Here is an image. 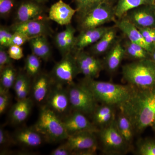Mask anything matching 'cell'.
<instances>
[{
    "label": "cell",
    "instance_id": "cell-24",
    "mask_svg": "<svg viewBox=\"0 0 155 155\" xmlns=\"http://www.w3.org/2000/svg\"><path fill=\"white\" fill-rule=\"evenodd\" d=\"M118 30L115 25L109 27L103 36L91 46V54L94 56H99L107 52L118 39Z\"/></svg>",
    "mask_w": 155,
    "mask_h": 155
},
{
    "label": "cell",
    "instance_id": "cell-5",
    "mask_svg": "<svg viewBox=\"0 0 155 155\" xmlns=\"http://www.w3.org/2000/svg\"><path fill=\"white\" fill-rule=\"evenodd\" d=\"M71 108L73 111L92 115L97 107V101L92 92L82 82L67 86Z\"/></svg>",
    "mask_w": 155,
    "mask_h": 155
},
{
    "label": "cell",
    "instance_id": "cell-37",
    "mask_svg": "<svg viewBox=\"0 0 155 155\" xmlns=\"http://www.w3.org/2000/svg\"><path fill=\"white\" fill-rule=\"evenodd\" d=\"M11 95L9 91L6 90L0 87V114H4L8 109L10 102Z\"/></svg>",
    "mask_w": 155,
    "mask_h": 155
},
{
    "label": "cell",
    "instance_id": "cell-43",
    "mask_svg": "<svg viewBox=\"0 0 155 155\" xmlns=\"http://www.w3.org/2000/svg\"><path fill=\"white\" fill-rule=\"evenodd\" d=\"M50 154L51 155H72V151L66 143L61 144L52 151Z\"/></svg>",
    "mask_w": 155,
    "mask_h": 155
},
{
    "label": "cell",
    "instance_id": "cell-33",
    "mask_svg": "<svg viewBox=\"0 0 155 155\" xmlns=\"http://www.w3.org/2000/svg\"><path fill=\"white\" fill-rule=\"evenodd\" d=\"M24 70L31 78H34L41 72V59L32 53L28 55L25 59Z\"/></svg>",
    "mask_w": 155,
    "mask_h": 155
},
{
    "label": "cell",
    "instance_id": "cell-39",
    "mask_svg": "<svg viewBox=\"0 0 155 155\" xmlns=\"http://www.w3.org/2000/svg\"><path fill=\"white\" fill-rule=\"evenodd\" d=\"M16 144L13 136L1 127L0 128V145L1 147H8L11 145Z\"/></svg>",
    "mask_w": 155,
    "mask_h": 155
},
{
    "label": "cell",
    "instance_id": "cell-46",
    "mask_svg": "<svg viewBox=\"0 0 155 155\" xmlns=\"http://www.w3.org/2000/svg\"><path fill=\"white\" fill-rule=\"evenodd\" d=\"M152 127H153V129L155 130V122H154V124H153Z\"/></svg>",
    "mask_w": 155,
    "mask_h": 155
},
{
    "label": "cell",
    "instance_id": "cell-40",
    "mask_svg": "<svg viewBox=\"0 0 155 155\" xmlns=\"http://www.w3.org/2000/svg\"><path fill=\"white\" fill-rule=\"evenodd\" d=\"M31 38L29 37L25 34L22 32L15 31L13 33V37L11 40V45H16L22 46L25 43L29 41Z\"/></svg>",
    "mask_w": 155,
    "mask_h": 155
},
{
    "label": "cell",
    "instance_id": "cell-15",
    "mask_svg": "<svg viewBox=\"0 0 155 155\" xmlns=\"http://www.w3.org/2000/svg\"><path fill=\"white\" fill-rule=\"evenodd\" d=\"M10 28L13 32L15 31L25 34L31 38L41 35H50L51 29L46 20L43 19H33L21 23H14Z\"/></svg>",
    "mask_w": 155,
    "mask_h": 155
},
{
    "label": "cell",
    "instance_id": "cell-45",
    "mask_svg": "<svg viewBox=\"0 0 155 155\" xmlns=\"http://www.w3.org/2000/svg\"><path fill=\"white\" fill-rule=\"evenodd\" d=\"M32 1H35V2H37L40 3V4H43L44 3L47 2L48 0H32Z\"/></svg>",
    "mask_w": 155,
    "mask_h": 155
},
{
    "label": "cell",
    "instance_id": "cell-30",
    "mask_svg": "<svg viewBox=\"0 0 155 155\" xmlns=\"http://www.w3.org/2000/svg\"><path fill=\"white\" fill-rule=\"evenodd\" d=\"M115 124L118 131L128 144L133 140L134 129L130 119L120 111L115 120Z\"/></svg>",
    "mask_w": 155,
    "mask_h": 155
},
{
    "label": "cell",
    "instance_id": "cell-16",
    "mask_svg": "<svg viewBox=\"0 0 155 155\" xmlns=\"http://www.w3.org/2000/svg\"><path fill=\"white\" fill-rule=\"evenodd\" d=\"M45 12V7L32 0H23L17 5L14 23H21L39 19Z\"/></svg>",
    "mask_w": 155,
    "mask_h": 155
},
{
    "label": "cell",
    "instance_id": "cell-36",
    "mask_svg": "<svg viewBox=\"0 0 155 155\" xmlns=\"http://www.w3.org/2000/svg\"><path fill=\"white\" fill-rule=\"evenodd\" d=\"M14 32L10 27L1 25L0 26V48H7L11 45Z\"/></svg>",
    "mask_w": 155,
    "mask_h": 155
},
{
    "label": "cell",
    "instance_id": "cell-35",
    "mask_svg": "<svg viewBox=\"0 0 155 155\" xmlns=\"http://www.w3.org/2000/svg\"><path fill=\"white\" fill-rule=\"evenodd\" d=\"M17 0H0V17L6 19L17 8Z\"/></svg>",
    "mask_w": 155,
    "mask_h": 155
},
{
    "label": "cell",
    "instance_id": "cell-32",
    "mask_svg": "<svg viewBox=\"0 0 155 155\" xmlns=\"http://www.w3.org/2000/svg\"><path fill=\"white\" fill-rule=\"evenodd\" d=\"M0 73V87L10 90L14 86L18 72L12 64L4 67Z\"/></svg>",
    "mask_w": 155,
    "mask_h": 155
},
{
    "label": "cell",
    "instance_id": "cell-31",
    "mask_svg": "<svg viewBox=\"0 0 155 155\" xmlns=\"http://www.w3.org/2000/svg\"><path fill=\"white\" fill-rule=\"evenodd\" d=\"M125 49V57L138 61L150 58V54L147 50L141 46L130 41L127 38L122 41Z\"/></svg>",
    "mask_w": 155,
    "mask_h": 155
},
{
    "label": "cell",
    "instance_id": "cell-26",
    "mask_svg": "<svg viewBox=\"0 0 155 155\" xmlns=\"http://www.w3.org/2000/svg\"><path fill=\"white\" fill-rule=\"evenodd\" d=\"M28 42L32 54L40 59L48 62L51 58V49L46 35L31 38Z\"/></svg>",
    "mask_w": 155,
    "mask_h": 155
},
{
    "label": "cell",
    "instance_id": "cell-38",
    "mask_svg": "<svg viewBox=\"0 0 155 155\" xmlns=\"http://www.w3.org/2000/svg\"><path fill=\"white\" fill-rule=\"evenodd\" d=\"M146 41L150 45L155 46V28L148 27L138 28Z\"/></svg>",
    "mask_w": 155,
    "mask_h": 155
},
{
    "label": "cell",
    "instance_id": "cell-17",
    "mask_svg": "<svg viewBox=\"0 0 155 155\" xmlns=\"http://www.w3.org/2000/svg\"><path fill=\"white\" fill-rule=\"evenodd\" d=\"M115 26L124 34L130 41L141 46L150 54L154 47L150 45L144 39L138 28L125 18L116 19L114 22Z\"/></svg>",
    "mask_w": 155,
    "mask_h": 155
},
{
    "label": "cell",
    "instance_id": "cell-11",
    "mask_svg": "<svg viewBox=\"0 0 155 155\" xmlns=\"http://www.w3.org/2000/svg\"><path fill=\"white\" fill-rule=\"evenodd\" d=\"M73 53L79 74H82L87 78L95 79L98 77L104 68L103 61L84 50L75 51Z\"/></svg>",
    "mask_w": 155,
    "mask_h": 155
},
{
    "label": "cell",
    "instance_id": "cell-34",
    "mask_svg": "<svg viewBox=\"0 0 155 155\" xmlns=\"http://www.w3.org/2000/svg\"><path fill=\"white\" fill-rule=\"evenodd\" d=\"M137 151L140 155H155V140H141L138 143Z\"/></svg>",
    "mask_w": 155,
    "mask_h": 155
},
{
    "label": "cell",
    "instance_id": "cell-23",
    "mask_svg": "<svg viewBox=\"0 0 155 155\" xmlns=\"http://www.w3.org/2000/svg\"><path fill=\"white\" fill-rule=\"evenodd\" d=\"M34 101L31 98L28 97L17 101L11 108L10 120L14 125H19L28 118L31 112Z\"/></svg>",
    "mask_w": 155,
    "mask_h": 155
},
{
    "label": "cell",
    "instance_id": "cell-7",
    "mask_svg": "<svg viewBox=\"0 0 155 155\" xmlns=\"http://www.w3.org/2000/svg\"><path fill=\"white\" fill-rule=\"evenodd\" d=\"M104 152L108 154H120L127 150L130 145L118 131L115 121L100 129L98 132Z\"/></svg>",
    "mask_w": 155,
    "mask_h": 155
},
{
    "label": "cell",
    "instance_id": "cell-27",
    "mask_svg": "<svg viewBox=\"0 0 155 155\" xmlns=\"http://www.w3.org/2000/svg\"><path fill=\"white\" fill-rule=\"evenodd\" d=\"M155 5L154 0H116L114 6L116 19L125 17L128 11L145 5Z\"/></svg>",
    "mask_w": 155,
    "mask_h": 155
},
{
    "label": "cell",
    "instance_id": "cell-42",
    "mask_svg": "<svg viewBox=\"0 0 155 155\" xmlns=\"http://www.w3.org/2000/svg\"><path fill=\"white\" fill-rule=\"evenodd\" d=\"M13 61L6 48H0V70L6 66L12 65Z\"/></svg>",
    "mask_w": 155,
    "mask_h": 155
},
{
    "label": "cell",
    "instance_id": "cell-9",
    "mask_svg": "<svg viewBox=\"0 0 155 155\" xmlns=\"http://www.w3.org/2000/svg\"><path fill=\"white\" fill-rule=\"evenodd\" d=\"M114 5H102L94 9L78 21L79 31L97 28L106 23L115 22L116 19Z\"/></svg>",
    "mask_w": 155,
    "mask_h": 155
},
{
    "label": "cell",
    "instance_id": "cell-8",
    "mask_svg": "<svg viewBox=\"0 0 155 155\" xmlns=\"http://www.w3.org/2000/svg\"><path fill=\"white\" fill-rule=\"evenodd\" d=\"M44 105L54 112L61 119L72 111L67 87L55 83Z\"/></svg>",
    "mask_w": 155,
    "mask_h": 155
},
{
    "label": "cell",
    "instance_id": "cell-28",
    "mask_svg": "<svg viewBox=\"0 0 155 155\" xmlns=\"http://www.w3.org/2000/svg\"><path fill=\"white\" fill-rule=\"evenodd\" d=\"M76 10L78 21L83 18L94 9L102 5L114 6L116 0H73Z\"/></svg>",
    "mask_w": 155,
    "mask_h": 155
},
{
    "label": "cell",
    "instance_id": "cell-18",
    "mask_svg": "<svg viewBox=\"0 0 155 155\" xmlns=\"http://www.w3.org/2000/svg\"><path fill=\"white\" fill-rule=\"evenodd\" d=\"M76 10L72 8L63 0H59L51 6L49 11L48 19L61 25L71 24Z\"/></svg>",
    "mask_w": 155,
    "mask_h": 155
},
{
    "label": "cell",
    "instance_id": "cell-14",
    "mask_svg": "<svg viewBox=\"0 0 155 155\" xmlns=\"http://www.w3.org/2000/svg\"><path fill=\"white\" fill-rule=\"evenodd\" d=\"M54 84L50 74L45 72H41L33 78L30 92L33 101L38 104H45Z\"/></svg>",
    "mask_w": 155,
    "mask_h": 155
},
{
    "label": "cell",
    "instance_id": "cell-12",
    "mask_svg": "<svg viewBox=\"0 0 155 155\" xmlns=\"http://www.w3.org/2000/svg\"><path fill=\"white\" fill-rule=\"evenodd\" d=\"M155 5L139 6L128 11L124 18L137 28H155Z\"/></svg>",
    "mask_w": 155,
    "mask_h": 155
},
{
    "label": "cell",
    "instance_id": "cell-25",
    "mask_svg": "<svg viewBox=\"0 0 155 155\" xmlns=\"http://www.w3.org/2000/svg\"><path fill=\"white\" fill-rule=\"evenodd\" d=\"M92 116L93 123L100 129L110 125L116 119L114 106L104 104L97 106Z\"/></svg>",
    "mask_w": 155,
    "mask_h": 155
},
{
    "label": "cell",
    "instance_id": "cell-10",
    "mask_svg": "<svg viewBox=\"0 0 155 155\" xmlns=\"http://www.w3.org/2000/svg\"><path fill=\"white\" fill-rule=\"evenodd\" d=\"M96 133L85 131L69 135L66 143L72 151V155H94L97 148Z\"/></svg>",
    "mask_w": 155,
    "mask_h": 155
},
{
    "label": "cell",
    "instance_id": "cell-44",
    "mask_svg": "<svg viewBox=\"0 0 155 155\" xmlns=\"http://www.w3.org/2000/svg\"><path fill=\"white\" fill-rule=\"evenodd\" d=\"M150 58L152 60L155 64V46L154 47L153 49L152 52L150 54Z\"/></svg>",
    "mask_w": 155,
    "mask_h": 155
},
{
    "label": "cell",
    "instance_id": "cell-21",
    "mask_svg": "<svg viewBox=\"0 0 155 155\" xmlns=\"http://www.w3.org/2000/svg\"><path fill=\"white\" fill-rule=\"evenodd\" d=\"M109 27L102 26L80 31L75 37L74 51L83 50L87 47L94 44L103 36Z\"/></svg>",
    "mask_w": 155,
    "mask_h": 155
},
{
    "label": "cell",
    "instance_id": "cell-2",
    "mask_svg": "<svg viewBox=\"0 0 155 155\" xmlns=\"http://www.w3.org/2000/svg\"><path fill=\"white\" fill-rule=\"evenodd\" d=\"M81 82L90 90L97 102L119 107L129 98L134 89L129 84L122 85L85 78Z\"/></svg>",
    "mask_w": 155,
    "mask_h": 155
},
{
    "label": "cell",
    "instance_id": "cell-1",
    "mask_svg": "<svg viewBox=\"0 0 155 155\" xmlns=\"http://www.w3.org/2000/svg\"><path fill=\"white\" fill-rule=\"evenodd\" d=\"M119 108L131 121L134 131L142 132L155 122V87H134L129 98Z\"/></svg>",
    "mask_w": 155,
    "mask_h": 155
},
{
    "label": "cell",
    "instance_id": "cell-19",
    "mask_svg": "<svg viewBox=\"0 0 155 155\" xmlns=\"http://www.w3.org/2000/svg\"><path fill=\"white\" fill-rule=\"evenodd\" d=\"M65 30L58 33L54 38L56 47L62 57L74 51L75 29L71 24L66 25Z\"/></svg>",
    "mask_w": 155,
    "mask_h": 155
},
{
    "label": "cell",
    "instance_id": "cell-6",
    "mask_svg": "<svg viewBox=\"0 0 155 155\" xmlns=\"http://www.w3.org/2000/svg\"><path fill=\"white\" fill-rule=\"evenodd\" d=\"M79 74L75 55L72 52L62 57L50 74L55 83L68 86L75 83L74 79Z\"/></svg>",
    "mask_w": 155,
    "mask_h": 155
},
{
    "label": "cell",
    "instance_id": "cell-29",
    "mask_svg": "<svg viewBox=\"0 0 155 155\" xmlns=\"http://www.w3.org/2000/svg\"><path fill=\"white\" fill-rule=\"evenodd\" d=\"M31 78L25 72H18L13 86L17 101L28 97L31 89Z\"/></svg>",
    "mask_w": 155,
    "mask_h": 155
},
{
    "label": "cell",
    "instance_id": "cell-3",
    "mask_svg": "<svg viewBox=\"0 0 155 155\" xmlns=\"http://www.w3.org/2000/svg\"><path fill=\"white\" fill-rule=\"evenodd\" d=\"M122 75L123 79L134 87H155V64L151 58L125 64L122 67Z\"/></svg>",
    "mask_w": 155,
    "mask_h": 155
},
{
    "label": "cell",
    "instance_id": "cell-22",
    "mask_svg": "<svg viewBox=\"0 0 155 155\" xmlns=\"http://www.w3.org/2000/svg\"><path fill=\"white\" fill-rule=\"evenodd\" d=\"M125 57V51L122 40L118 38L112 48L106 53L103 61L104 67H105L109 72H115L119 68Z\"/></svg>",
    "mask_w": 155,
    "mask_h": 155
},
{
    "label": "cell",
    "instance_id": "cell-47",
    "mask_svg": "<svg viewBox=\"0 0 155 155\" xmlns=\"http://www.w3.org/2000/svg\"></svg>",
    "mask_w": 155,
    "mask_h": 155
},
{
    "label": "cell",
    "instance_id": "cell-48",
    "mask_svg": "<svg viewBox=\"0 0 155 155\" xmlns=\"http://www.w3.org/2000/svg\"><path fill=\"white\" fill-rule=\"evenodd\" d=\"M154 1H155V0H154Z\"/></svg>",
    "mask_w": 155,
    "mask_h": 155
},
{
    "label": "cell",
    "instance_id": "cell-41",
    "mask_svg": "<svg viewBox=\"0 0 155 155\" xmlns=\"http://www.w3.org/2000/svg\"><path fill=\"white\" fill-rule=\"evenodd\" d=\"M8 52L9 56L13 60L18 61L24 57L23 49L19 46L11 45L8 48Z\"/></svg>",
    "mask_w": 155,
    "mask_h": 155
},
{
    "label": "cell",
    "instance_id": "cell-13",
    "mask_svg": "<svg viewBox=\"0 0 155 155\" xmlns=\"http://www.w3.org/2000/svg\"><path fill=\"white\" fill-rule=\"evenodd\" d=\"M68 135L89 131L97 133L100 129L87 118L86 116L80 112L73 111L62 119Z\"/></svg>",
    "mask_w": 155,
    "mask_h": 155
},
{
    "label": "cell",
    "instance_id": "cell-4",
    "mask_svg": "<svg viewBox=\"0 0 155 155\" xmlns=\"http://www.w3.org/2000/svg\"><path fill=\"white\" fill-rule=\"evenodd\" d=\"M33 127L49 142L66 140L69 136L62 119L44 105L41 108L38 119Z\"/></svg>",
    "mask_w": 155,
    "mask_h": 155
},
{
    "label": "cell",
    "instance_id": "cell-20",
    "mask_svg": "<svg viewBox=\"0 0 155 155\" xmlns=\"http://www.w3.org/2000/svg\"><path fill=\"white\" fill-rule=\"evenodd\" d=\"M15 143L28 147H36L45 140L44 137L33 127L20 128L13 135Z\"/></svg>",
    "mask_w": 155,
    "mask_h": 155
}]
</instances>
